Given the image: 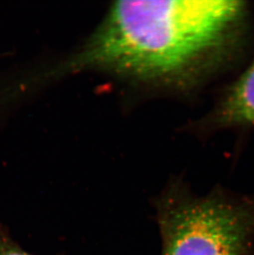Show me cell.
<instances>
[{"label":"cell","instance_id":"obj_2","mask_svg":"<svg viewBox=\"0 0 254 255\" xmlns=\"http://www.w3.org/2000/svg\"><path fill=\"white\" fill-rule=\"evenodd\" d=\"M158 213L162 255H254V196L172 191Z\"/></svg>","mask_w":254,"mask_h":255},{"label":"cell","instance_id":"obj_3","mask_svg":"<svg viewBox=\"0 0 254 255\" xmlns=\"http://www.w3.org/2000/svg\"><path fill=\"white\" fill-rule=\"evenodd\" d=\"M212 119L220 128L254 127V58L245 72L226 89Z\"/></svg>","mask_w":254,"mask_h":255},{"label":"cell","instance_id":"obj_1","mask_svg":"<svg viewBox=\"0 0 254 255\" xmlns=\"http://www.w3.org/2000/svg\"><path fill=\"white\" fill-rule=\"evenodd\" d=\"M247 11L240 1H119L81 51L46 76L94 69L157 80L212 67L239 48Z\"/></svg>","mask_w":254,"mask_h":255},{"label":"cell","instance_id":"obj_4","mask_svg":"<svg viewBox=\"0 0 254 255\" xmlns=\"http://www.w3.org/2000/svg\"><path fill=\"white\" fill-rule=\"evenodd\" d=\"M0 255H31L26 253L5 232H0Z\"/></svg>","mask_w":254,"mask_h":255}]
</instances>
